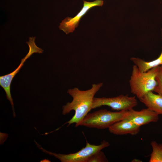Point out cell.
Returning <instances> with one entry per match:
<instances>
[{"mask_svg":"<svg viewBox=\"0 0 162 162\" xmlns=\"http://www.w3.org/2000/svg\"><path fill=\"white\" fill-rule=\"evenodd\" d=\"M103 85V83L94 84L90 89L85 91L81 90L77 88L68 90L67 93L72 96L73 100L63 106L62 113L65 115L72 110L74 111L75 113L64 125L68 124V127L75 123L76 127L80 125L84 117L92 109L94 96Z\"/></svg>","mask_w":162,"mask_h":162,"instance_id":"obj_1","label":"cell"},{"mask_svg":"<svg viewBox=\"0 0 162 162\" xmlns=\"http://www.w3.org/2000/svg\"><path fill=\"white\" fill-rule=\"evenodd\" d=\"M160 66L142 72L136 66H133L129 85L131 93L139 99L148 92H153L157 84L156 78Z\"/></svg>","mask_w":162,"mask_h":162,"instance_id":"obj_2","label":"cell"},{"mask_svg":"<svg viewBox=\"0 0 162 162\" xmlns=\"http://www.w3.org/2000/svg\"><path fill=\"white\" fill-rule=\"evenodd\" d=\"M126 111L122 110L112 112L102 109L88 113L80 125L100 129L109 128L114 124L124 118Z\"/></svg>","mask_w":162,"mask_h":162,"instance_id":"obj_3","label":"cell"},{"mask_svg":"<svg viewBox=\"0 0 162 162\" xmlns=\"http://www.w3.org/2000/svg\"><path fill=\"white\" fill-rule=\"evenodd\" d=\"M35 141V142L37 147L42 152L54 156L62 162H87L89 158L93 154L110 145L108 142L105 140H103L100 145H98L91 144L86 141V146L80 151L75 153L64 154L48 151Z\"/></svg>","mask_w":162,"mask_h":162,"instance_id":"obj_4","label":"cell"},{"mask_svg":"<svg viewBox=\"0 0 162 162\" xmlns=\"http://www.w3.org/2000/svg\"><path fill=\"white\" fill-rule=\"evenodd\" d=\"M137 104V101L135 96L130 97L128 95L121 94L112 98L94 97L92 109L106 106L113 110L127 111L133 109Z\"/></svg>","mask_w":162,"mask_h":162,"instance_id":"obj_5","label":"cell"},{"mask_svg":"<svg viewBox=\"0 0 162 162\" xmlns=\"http://www.w3.org/2000/svg\"><path fill=\"white\" fill-rule=\"evenodd\" d=\"M35 37L29 38V41L26 42L29 47V52L25 56L21 59L18 67L14 71L8 74L0 76V85L4 90L6 97L11 104L13 112H15L13 99L12 98L10 90L11 82L16 75L19 72L20 69L23 66L24 62L34 53H42L43 50L38 47L35 44L34 41Z\"/></svg>","mask_w":162,"mask_h":162,"instance_id":"obj_6","label":"cell"},{"mask_svg":"<svg viewBox=\"0 0 162 162\" xmlns=\"http://www.w3.org/2000/svg\"><path fill=\"white\" fill-rule=\"evenodd\" d=\"M83 6L77 14L74 17H67L62 21L59 26V29L66 34L73 32L79 25L82 18L90 9L97 6L101 7L104 4L102 0H95L89 2L83 0Z\"/></svg>","mask_w":162,"mask_h":162,"instance_id":"obj_7","label":"cell"},{"mask_svg":"<svg viewBox=\"0 0 162 162\" xmlns=\"http://www.w3.org/2000/svg\"><path fill=\"white\" fill-rule=\"evenodd\" d=\"M159 114L147 108L139 111L132 109L127 111L124 118L141 127L150 123L157 122L159 119Z\"/></svg>","mask_w":162,"mask_h":162,"instance_id":"obj_8","label":"cell"},{"mask_svg":"<svg viewBox=\"0 0 162 162\" xmlns=\"http://www.w3.org/2000/svg\"><path fill=\"white\" fill-rule=\"evenodd\" d=\"M140 127L130 120L124 118L114 124L108 129L110 133L115 135H134L139 133Z\"/></svg>","mask_w":162,"mask_h":162,"instance_id":"obj_9","label":"cell"},{"mask_svg":"<svg viewBox=\"0 0 162 162\" xmlns=\"http://www.w3.org/2000/svg\"><path fill=\"white\" fill-rule=\"evenodd\" d=\"M139 100L147 108L159 115H162V96L150 92Z\"/></svg>","mask_w":162,"mask_h":162,"instance_id":"obj_10","label":"cell"},{"mask_svg":"<svg viewBox=\"0 0 162 162\" xmlns=\"http://www.w3.org/2000/svg\"><path fill=\"white\" fill-rule=\"evenodd\" d=\"M130 60L141 72H146L154 67L162 66V49L160 56L150 61H146L138 58L132 57Z\"/></svg>","mask_w":162,"mask_h":162,"instance_id":"obj_11","label":"cell"},{"mask_svg":"<svg viewBox=\"0 0 162 162\" xmlns=\"http://www.w3.org/2000/svg\"><path fill=\"white\" fill-rule=\"evenodd\" d=\"M152 151L149 162H162V143H158L155 141L151 142Z\"/></svg>","mask_w":162,"mask_h":162,"instance_id":"obj_12","label":"cell"},{"mask_svg":"<svg viewBox=\"0 0 162 162\" xmlns=\"http://www.w3.org/2000/svg\"><path fill=\"white\" fill-rule=\"evenodd\" d=\"M108 160L102 151H98L91 156L87 162H107Z\"/></svg>","mask_w":162,"mask_h":162,"instance_id":"obj_13","label":"cell"},{"mask_svg":"<svg viewBox=\"0 0 162 162\" xmlns=\"http://www.w3.org/2000/svg\"><path fill=\"white\" fill-rule=\"evenodd\" d=\"M157 84L153 92L162 96V66H160L156 77Z\"/></svg>","mask_w":162,"mask_h":162,"instance_id":"obj_14","label":"cell"},{"mask_svg":"<svg viewBox=\"0 0 162 162\" xmlns=\"http://www.w3.org/2000/svg\"><path fill=\"white\" fill-rule=\"evenodd\" d=\"M40 162H50V161L49 160L46 159L42 160H41V161H40Z\"/></svg>","mask_w":162,"mask_h":162,"instance_id":"obj_15","label":"cell"}]
</instances>
